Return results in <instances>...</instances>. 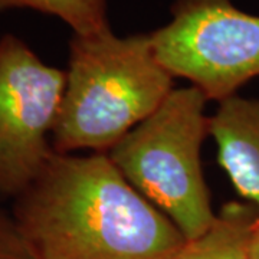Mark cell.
<instances>
[{
    "instance_id": "5",
    "label": "cell",
    "mask_w": 259,
    "mask_h": 259,
    "mask_svg": "<svg viewBox=\"0 0 259 259\" xmlns=\"http://www.w3.org/2000/svg\"><path fill=\"white\" fill-rule=\"evenodd\" d=\"M66 71L45 64L15 35L0 39V196L16 199L54 154Z\"/></svg>"
},
{
    "instance_id": "4",
    "label": "cell",
    "mask_w": 259,
    "mask_h": 259,
    "mask_svg": "<svg viewBox=\"0 0 259 259\" xmlns=\"http://www.w3.org/2000/svg\"><path fill=\"white\" fill-rule=\"evenodd\" d=\"M150 36L170 74L207 100L223 101L259 76V16L232 0H176L170 22Z\"/></svg>"
},
{
    "instance_id": "10",
    "label": "cell",
    "mask_w": 259,
    "mask_h": 259,
    "mask_svg": "<svg viewBox=\"0 0 259 259\" xmlns=\"http://www.w3.org/2000/svg\"><path fill=\"white\" fill-rule=\"evenodd\" d=\"M250 259H259V226L250 241Z\"/></svg>"
},
{
    "instance_id": "8",
    "label": "cell",
    "mask_w": 259,
    "mask_h": 259,
    "mask_svg": "<svg viewBox=\"0 0 259 259\" xmlns=\"http://www.w3.org/2000/svg\"><path fill=\"white\" fill-rule=\"evenodd\" d=\"M32 9L61 19L74 35H93L110 29L107 0H0V12Z\"/></svg>"
},
{
    "instance_id": "6",
    "label": "cell",
    "mask_w": 259,
    "mask_h": 259,
    "mask_svg": "<svg viewBox=\"0 0 259 259\" xmlns=\"http://www.w3.org/2000/svg\"><path fill=\"white\" fill-rule=\"evenodd\" d=\"M209 136L218 146V161L236 193L259 216V98L232 95L209 118Z\"/></svg>"
},
{
    "instance_id": "1",
    "label": "cell",
    "mask_w": 259,
    "mask_h": 259,
    "mask_svg": "<svg viewBox=\"0 0 259 259\" xmlns=\"http://www.w3.org/2000/svg\"><path fill=\"white\" fill-rule=\"evenodd\" d=\"M12 213L35 259H176L187 243L107 153L54 151Z\"/></svg>"
},
{
    "instance_id": "7",
    "label": "cell",
    "mask_w": 259,
    "mask_h": 259,
    "mask_svg": "<svg viewBox=\"0 0 259 259\" xmlns=\"http://www.w3.org/2000/svg\"><path fill=\"white\" fill-rule=\"evenodd\" d=\"M258 226V210L252 204L229 202L202 236L187 241L176 259H250V241Z\"/></svg>"
},
{
    "instance_id": "3",
    "label": "cell",
    "mask_w": 259,
    "mask_h": 259,
    "mask_svg": "<svg viewBox=\"0 0 259 259\" xmlns=\"http://www.w3.org/2000/svg\"><path fill=\"white\" fill-rule=\"evenodd\" d=\"M209 101L193 85L173 90L148 118L107 153L114 166L187 241L216 219L204 182L200 148L209 136Z\"/></svg>"
},
{
    "instance_id": "2",
    "label": "cell",
    "mask_w": 259,
    "mask_h": 259,
    "mask_svg": "<svg viewBox=\"0 0 259 259\" xmlns=\"http://www.w3.org/2000/svg\"><path fill=\"white\" fill-rule=\"evenodd\" d=\"M173 79L150 33L117 36L110 28L72 35L52 147L108 153L166 101Z\"/></svg>"
},
{
    "instance_id": "9",
    "label": "cell",
    "mask_w": 259,
    "mask_h": 259,
    "mask_svg": "<svg viewBox=\"0 0 259 259\" xmlns=\"http://www.w3.org/2000/svg\"><path fill=\"white\" fill-rule=\"evenodd\" d=\"M0 259H35L19 231L12 210L0 203Z\"/></svg>"
}]
</instances>
